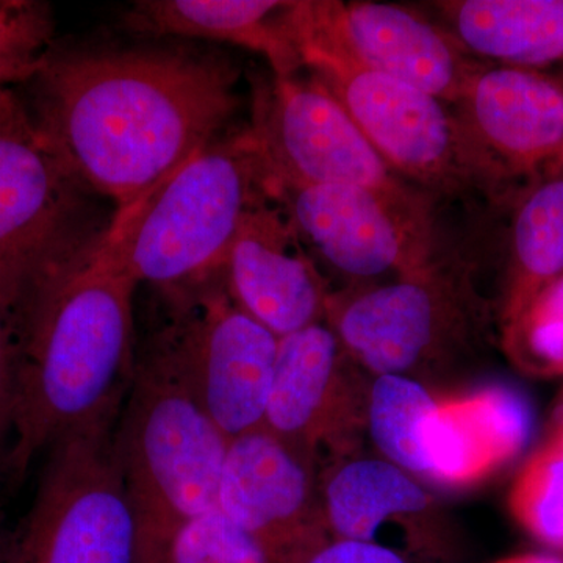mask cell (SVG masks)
<instances>
[{
    "label": "cell",
    "mask_w": 563,
    "mask_h": 563,
    "mask_svg": "<svg viewBox=\"0 0 563 563\" xmlns=\"http://www.w3.org/2000/svg\"><path fill=\"white\" fill-rule=\"evenodd\" d=\"M231 63L177 51L54 54L35 80L33 125L117 213L214 141L236 109Z\"/></svg>",
    "instance_id": "obj_1"
},
{
    "label": "cell",
    "mask_w": 563,
    "mask_h": 563,
    "mask_svg": "<svg viewBox=\"0 0 563 563\" xmlns=\"http://www.w3.org/2000/svg\"><path fill=\"white\" fill-rule=\"evenodd\" d=\"M136 287L101 239L79 261L40 276L22 299L13 437L2 472L13 483L66 433L124 402Z\"/></svg>",
    "instance_id": "obj_2"
},
{
    "label": "cell",
    "mask_w": 563,
    "mask_h": 563,
    "mask_svg": "<svg viewBox=\"0 0 563 563\" xmlns=\"http://www.w3.org/2000/svg\"><path fill=\"white\" fill-rule=\"evenodd\" d=\"M228 444L151 336L135 355L114 429V450L135 517V563H161L174 536L217 507Z\"/></svg>",
    "instance_id": "obj_3"
},
{
    "label": "cell",
    "mask_w": 563,
    "mask_h": 563,
    "mask_svg": "<svg viewBox=\"0 0 563 563\" xmlns=\"http://www.w3.org/2000/svg\"><path fill=\"white\" fill-rule=\"evenodd\" d=\"M269 173L250 128L211 141L144 201L114 214L102 240L136 284L177 287L221 272Z\"/></svg>",
    "instance_id": "obj_4"
},
{
    "label": "cell",
    "mask_w": 563,
    "mask_h": 563,
    "mask_svg": "<svg viewBox=\"0 0 563 563\" xmlns=\"http://www.w3.org/2000/svg\"><path fill=\"white\" fill-rule=\"evenodd\" d=\"M325 324L373 377L418 379L470 357L488 325V307L468 263L440 255L388 284L331 292Z\"/></svg>",
    "instance_id": "obj_5"
},
{
    "label": "cell",
    "mask_w": 563,
    "mask_h": 563,
    "mask_svg": "<svg viewBox=\"0 0 563 563\" xmlns=\"http://www.w3.org/2000/svg\"><path fill=\"white\" fill-rule=\"evenodd\" d=\"M296 46L302 69L343 107L396 176L426 195L503 198L450 103L317 41Z\"/></svg>",
    "instance_id": "obj_6"
},
{
    "label": "cell",
    "mask_w": 563,
    "mask_h": 563,
    "mask_svg": "<svg viewBox=\"0 0 563 563\" xmlns=\"http://www.w3.org/2000/svg\"><path fill=\"white\" fill-rule=\"evenodd\" d=\"M121 407L47 451L31 510L0 563H135L136 525L117 450Z\"/></svg>",
    "instance_id": "obj_7"
},
{
    "label": "cell",
    "mask_w": 563,
    "mask_h": 563,
    "mask_svg": "<svg viewBox=\"0 0 563 563\" xmlns=\"http://www.w3.org/2000/svg\"><path fill=\"white\" fill-rule=\"evenodd\" d=\"M165 322L152 333L201 404L232 440L262 428L279 339L233 301L221 272L158 288Z\"/></svg>",
    "instance_id": "obj_8"
},
{
    "label": "cell",
    "mask_w": 563,
    "mask_h": 563,
    "mask_svg": "<svg viewBox=\"0 0 563 563\" xmlns=\"http://www.w3.org/2000/svg\"><path fill=\"white\" fill-rule=\"evenodd\" d=\"M87 185L40 135L27 110L0 122V303L18 307L44 273L87 255Z\"/></svg>",
    "instance_id": "obj_9"
},
{
    "label": "cell",
    "mask_w": 563,
    "mask_h": 563,
    "mask_svg": "<svg viewBox=\"0 0 563 563\" xmlns=\"http://www.w3.org/2000/svg\"><path fill=\"white\" fill-rule=\"evenodd\" d=\"M250 131L265 158L269 184L357 185L407 201L431 199L391 172L312 77L258 81Z\"/></svg>",
    "instance_id": "obj_10"
},
{
    "label": "cell",
    "mask_w": 563,
    "mask_h": 563,
    "mask_svg": "<svg viewBox=\"0 0 563 563\" xmlns=\"http://www.w3.org/2000/svg\"><path fill=\"white\" fill-rule=\"evenodd\" d=\"M303 244L347 279L420 272L442 255L431 199L391 198L357 185H273Z\"/></svg>",
    "instance_id": "obj_11"
},
{
    "label": "cell",
    "mask_w": 563,
    "mask_h": 563,
    "mask_svg": "<svg viewBox=\"0 0 563 563\" xmlns=\"http://www.w3.org/2000/svg\"><path fill=\"white\" fill-rule=\"evenodd\" d=\"M373 376L325 322L279 339L265 426L320 473L358 454Z\"/></svg>",
    "instance_id": "obj_12"
},
{
    "label": "cell",
    "mask_w": 563,
    "mask_h": 563,
    "mask_svg": "<svg viewBox=\"0 0 563 563\" xmlns=\"http://www.w3.org/2000/svg\"><path fill=\"white\" fill-rule=\"evenodd\" d=\"M292 32L450 106L481 68L443 25L395 3L296 2Z\"/></svg>",
    "instance_id": "obj_13"
},
{
    "label": "cell",
    "mask_w": 563,
    "mask_h": 563,
    "mask_svg": "<svg viewBox=\"0 0 563 563\" xmlns=\"http://www.w3.org/2000/svg\"><path fill=\"white\" fill-rule=\"evenodd\" d=\"M217 507L272 563H303L332 540L320 470L265 426L229 440Z\"/></svg>",
    "instance_id": "obj_14"
},
{
    "label": "cell",
    "mask_w": 563,
    "mask_h": 563,
    "mask_svg": "<svg viewBox=\"0 0 563 563\" xmlns=\"http://www.w3.org/2000/svg\"><path fill=\"white\" fill-rule=\"evenodd\" d=\"M454 110L503 196L563 158V87L539 70L481 66Z\"/></svg>",
    "instance_id": "obj_15"
},
{
    "label": "cell",
    "mask_w": 563,
    "mask_h": 563,
    "mask_svg": "<svg viewBox=\"0 0 563 563\" xmlns=\"http://www.w3.org/2000/svg\"><path fill=\"white\" fill-rule=\"evenodd\" d=\"M222 276L236 306L277 339L324 322L331 291L272 195L244 217Z\"/></svg>",
    "instance_id": "obj_16"
},
{
    "label": "cell",
    "mask_w": 563,
    "mask_h": 563,
    "mask_svg": "<svg viewBox=\"0 0 563 563\" xmlns=\"http://www.w3.org/2000/svg\"><path fill=\"white\" fill-rule=\"evenodd\" d=\"M421 483L380 455H352L322 470V512L332 540L379 543L443 563L439 504Z\"/></svg>",
    "instance_id": "obj_17"
},
{
    "label": "cell",
    "mask_w": 563,
    "mask_h": 563,
    "mask_svg": "<svg viewBox=\"0 0 563 563\" xmlns=\"http://www.w3.org/2000/svg\"><path fill=\"white\" fill-rule=\"evenodd\" d=\"M532 432L531 404L509 385L437 398L422 432L424 481L450 488L483 483L523 453Z\"/></svg>",
    "instance_id": "obj_18"
},
{
    "label": "cell",
    "mask_w": 563,
    "mask_h": 563,
    "mask_svg": "<svg viewBox=\"0 0 563 563\" xmlns=\"http://www.w3.org/2000/svg\"><path fill=\"white\" fill-rule=\"evenodd\" d=\"M296 2L277 0H144L128 14L135 31L224 41L265 55L274 76L302 70L292 36Z\"/></svg>",
    "instance_id": "obj_19"
},
{
    "label": "cell",
    "mask_w": 563,
    "mask_h": 563,
    "mask_svg": "<svg viewBox=\"0 0 563 563\" xmlns=\"http://www.w3.org/2000/svg\"><path fill=\"white\" fill-rule=\"evenodd\" d=\"M443 27L472 55L514 68L563 62V0L435 2Z\"/></svg>",
    "instance_id": "obj_20"
},
{
    "label": "cell",
    "mask_w": 563,
    "mask_h": 563,
    "mask_svg": "<svg viewBox=\"0 0 563 563\" xmlns=\"http://www.w3.org/2000/svg\"><path fill=\"white\" fill-rule=\"evenodd\" d=\"M563 276V158L520 188L512 217L503 324Z\"/></svg>",
    "instance_id": "obj_21"
},
{
    "label": "cell",
    "mask_w": 563,
    "mask_h": 563,
    "mask_svg": "<svg viewBox=\"0 0 563 563\" xmlns=\"http://www.w3.org/2000/svg\"><path fill=\"white\" fill-rule=\"evenodd\" d=\"M437 398L412 377H373L366 432L385 461L424 481L422 432Z\"/></svg>",
    "instance_id": "obj_22"
},
{
    "label": "cell",
    "mask_w": 563,
    "mask_h": 563,
    "mask_svg": "<svg viewBox=\"0 0 563 563\" xmlns=\"http://www.w3.org/2000/svg\"><path fill=\"white\" fill-rule=\"evenodd\" d=\"M509 510L540 543L563 551V450L547 442L515 476Z\"/></svg>",
    "instance_id": "obj_23"
},
{
    "label": "cell",
    "mask_w": 563,
    "mask_h": 563,
    "mask_svg": "<svg viewBox=\"0 0 563 563\" xmlns=\"http://www.w3.org/2000/svg\"><path fill=\"white\" fill-rule=\"evenodd\" d=\"M503 347L525 373L563 374V276L537 292L514 320L503 324Z\"/></svg>",
    "instance_id": "obj_24"
},
{
    "label": "cell",
    "mask_w": 563,
    "mask_h": 563,
    "mask_svg": "<svg viewBox=\"0 0 563 563\" xmlns=\"http://www.w3.org/2000/svg\"><path fill=\"white\" fill-rule=\"evenodd\" d=\"M54 16L38 0H0V87L33 81L52 55Z\"/></svg>",
    "instance_id": "obj_25"
},
{
    "label": "cell",
    "mask_w": 563,
    "mask_h": 563,
    "mask_svg": "<svg viewBox=\"0 0 563 563\" xmlns=\"http://www.w3.org/2000/svg\"><path fill=\"white\" fill-rule=\"evenodd\" d=\"M161 563H272L258 543L218 507L174 536Z\"/></svg>",
    "instance_id": "obj_26"
},
{
    "label": "cell",
    "mask_w": 563,
    "mask_h": 563,
    "mask_svg": "<svg viewBox=\"0 0 563 563\" xmlns=\"http://www.w3.org/2000/svg\"><path fill=\"white\" fill-rule=\"evenodd\" d=\"M16 406V329L10 310L0 303V472L13 437Z\"/></svg>",
    "instance_id": "obj_27"
},
{
    "label": "cell",
    "mask_w": 563,
    "mask_h": 563,
    "mask_svg": "<svg viewBox=\"0 0 563 563\" xmlns=\"http://www.w3.org/2000/svg\"><path fill=\"white\" fill-rule=\"evenodd\" d=\"M303 563H429L379 543L331 540Z\"/></svg>",
    "instance_id": "obj_28"
},
{
    "label": "cell",
    "mask_w": 563,
    "mask_h": 563,
    "mask_svg": "<svg viewBox=\"0 0 563 563\" xmlns=\"http://www.w3.org/2000/svg\"><path fill=\"white\" fill-rule=\"evenodd\" d=\"M22 110H25V107L22 106L20 99L9 88L0 87V122L16 117Z\"/></svg>",
    "instance_id": "obj_29"
},
{
    "label": "cell",
    "mask_w": 563,
    "mask_h": 563,
    "mask_svg": "<svg viewBox=\"0 0 563 563\" xmlns=\"http://www.w3.org/2000/svg\"><path fill=\"white\" fill-rule=\"evenodd\" d=\"M492 563H563V559L553 554L523 553L507 555Z\"/></svg>",
    "instance_id": "obj_30"
},
{
    "label": "cell",
    "mask_w": 563,
    "mask_h": 563,
    "mask_svg": "<svg viewBox=\"0 0 563 563\" xmlns=\"http://www.w3.org/2000/svg\"><path fill=\"white\" fill-rule=\"evenodd\" d=\"M548 442L558 444L563 450V399L561 406L555 410L553 422H551V432Z\"/></svg>",
    "instance_id": "obj_31"
}]
</instances>
